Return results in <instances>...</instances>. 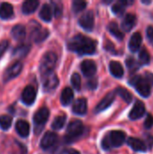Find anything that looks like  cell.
<instances>
[{"instance_id":"6da1fadb","label":"cell","mask_w":153,"mask_h":154,"mask_svg":"<svg viewBox=\"0 0 153 154\" xmlns=\"http://www.w3.org/2000/svg\"><path fill=\"white\" fill-rule=\"evenodd\" d=\"M68 48L80 55H90L96 52V42L87 36L78 34L69 42Z\"/></svg>"},{"instance_id":"7a4b0ae2","label":"cell","mask_w":153,"mask_h":154,"mask_svg":"<svg viewBox=\"0 0 153 154\" xmlns=\"http://www.w3.org/2000/svg\"><path fill=\"white\" fill-rule=\"evenodd\" d=\"M129 84L133 86L136 89V91L139 93V95L142 96V97L147 98L151 96V86L150 85L148 80L144 78V76L137 75V76L133 77L129 80Z\"/></svg>"},{"instance_id":"3957f363","label":"cell","mask_w":153,"mask_h":154,"mask_svg":"<svg viewBox=\"0 0 153 154\" xmlns=\"http://www.w3.org/2000/svg\"><path fill=\"white\" fill-rule=\"evenodd\" d=\"M56 62H57V55L52 51L46 52L41 58L40 63V71L41 75L52 71V69L56 65Z\"/></svg>"},{"instance_id":"277c9868","label":"cell","mask_w":153,"mask_h":154,"mask_svg":"<svg viewBox=\"0 0 153 154\" xmlns=\"http://www.w3.org/2000/svg\"><path fill=\"white\" fill-rule=\"evenodd\" d=\"M58 85H59V79L53 71L42 75V87L44 91L50 92L54 90L58 87Z\"/></svg>"},{"instance_id":"5b68a950","label":"cell","mask_w":153,"mask_h":154,"mask_svg":"<svg viewBox=\"0 0 153 154\" xmlns=\"http://www.w3.org/2000/svg\"><path fill=\"white\" fill-rule=\"evenodd\" d=\"M49 116H50V112L46 107H41L35 113L33 116V122L35 125V130L38 129V133L41 131V128L44 126L45 123L47 122Z\"/></svg>"},{"instance_id":"8992f818","label":"cell","mask_w":153,"mask_h":154,"mask_svg":"<svg viewBox=\"0 0 153 154\" xmlns=\"http://www.w3.org/2000/svg\"><path fill=\"white\" fill-rule=\"evenodd\" d=\"M109 143L112 147H120L124 144V143L126 140V134L124 132L120 131V130H115L112 131L108 135H107Z\"/></svg>"},{"instance_id":"52a82bcc","label":"cell","mask_w":153,"mask_h":154,"mask_svg":"<svg viewBox=\"0 0 153 154\" xmlns=\"http://www.w3.org/2000/svg\"><path fill=\"white\" fill-rule=\"evenodd\" d=\"M84 130V126L81 121L79 120H73L71 121L67 128V135L69 138H75L79 136Z\"/></svg>"},{"instance_id":"ba28073f","label":"cell","mask_w":153,"mask_h":154,"mask_svg":"<svg viewBox=\"0 0 153 154\" xmlns=\"http://www.w3.org/2000/svg\"><path fill=\"white\" fill-rule=\"evenodd\" d=\"M145 105L141 100H137L129 113V118L133 121L142 118L145 114Z\"/></svg>"},{"instance_id":"9c48e42d","label":"cell","mask_w":153,"mask_h":154,"mask_svg":"<svg viewBox=\"0 0 153 154\" xmlns=\"http://www.w3.org/2000/svg\"><path fill=\"white\" fill-rule=\"evenodd\" d=\"M79 25L86 31H92L95 23V16L92 11H87L79 18Z\"/></svg>"},{"instance_id":"30bf717a","label":"cell","mask_w":153,"mask_h":154,"mask_svg":"<svg viewBox=\"0 0 153 154\" xmlns=\"http://www.w3.org/2000/svg\"><path fill=\"white\" fill-rule=\"evenodd\" d=\"M23 69V64L20 61L14 62L12 66H10L4 73V80L6 82L8 80L13 79L14 78L17 77Z\"/></svg>"},{"instance_id":"8fae6325","label":"cell","mask_w":153,"mask_h":154,"mask_svg":"<svg viewBox=\"0 0 153 154\" xmlns=\"http://www.w3.org/2000/svg\"><path fill=\"white\" fill-rule=\"evenodd\" d=\"M35 98H36V90H35V88L33 87H32V86L25 87V88L23 89V91L22 93V100H23V102L25 105L30 106L34 102Z\"/></svg>"},{"instance_id":"7c38bea8","label":"cell","mask_w":153,"mask_h":154,"mask_svg":"<svg viewBox=\"0 0 153 154\" xmlns=\"http://www.w3.org/2000/svg\"><path fill=\"white\" fill-rule=\"evenodd\" d=\"M115 97V92H110L108 93L96 106V113H100L106 109H107L114 102Z\"/></svg>"},{"instance_id":"4fadbf2b","label":"cell","mask_w":153,"mask_h":154,"mask_svg":"<svg viewBox=\"0 0 153 154\" xmlns=\"http://www.w3.org/2000/svg\"><path fill=\"white\" fill-rule=\"evenodd\" d=\"M127 144L134 151V152H145L148 149L146 147V144L141 139L135 138V137H129L127 139Z\"/></svg>"},{"instance_id":"5bb4252c","label":"cell","mask_w":153,"mask_h":154,"mask_svg":"<svg viewBox=\"0 0 153 154\" xmlns=\"http://www.w3.org/2000/svg\"><path fill=\"white\" fill-rule=\"evenodd\" d=\"M81 70L86 77H93L96 72V65L91 60H86L81 63Z\"/></svg>"},{"instance_id":"9a60e30c","label":"cell","mask_w":153,"mask_h":154,"mask_svg":"<svg viewBox=\"0 0 153 154\" xmlns=\"http://www.w3.org/2000/svg\"><path fill=\"white\" fill-rule=\"evenodd\" d=\"M57 134L52 132H47L41 141V147L42 149H49L57 142Z\"/></svg>"},{"instance_id":"2e32d148","label":"cell","mask_w":153,"mask_h":154,"mask_svg":"<svg viewBox=\"0 0 153 154\" xmlns=\"http://www.w3.org/2000/svg\"><path fill=\"white\" fill-rule=\"evenodd\" d=\"M142 42V37L140 32H134L129 41V50L132 52H136L140 50Z\"/></svg>"},{"instance_id":"e0dca14e","label":"cell","mask_w":153,"mask_h":154,"mask_svg":"<svg viewBox=\"0 0 153 154\" xmlns=\"http://www.w3.org/2000/svg\"><path fill=\"white\" fill-rule=\"evenodd\" d=\"M87 100L85 98H78L74 102L72 106L73 113L83 116L87 113Z\"/></svg>"},{"instance_id":"ac0fdd59","label":"cell","mask_w":153,"mask_h":154,"mask_svg":"<svg viewBox=\"0 0 153 154\" xmlns=\"http://www.w3.org/2000/svg\"><path fill=\"white\" fill-rule=\"evenodd\" d=\"M136 24V16L133 14H125L123 22H122V29L125 32H130L133 26Z\"/></svg>"},{"instance_id":"d6986e66","label":"cell","mask_w":153,"mask_h":154,"mask_svg":"<svg viewBox=\"0 0 153 154\" xmlns=\"http://www.w3.org/2000/svg\"><path fill=\"white\" fill-rule=\"evenodd\" d=\"M109 70H110L111 74L116 79L123 78V76L124 74V68H123L122 64L120 62H118V61H115V60H113V61L110 62Z\"/></svg>"},{"instance_id":"ffe728a7","label":"cell","mask_w":153,"mask_h":154,"mask_svg":"<svg viewBox=\"0 0 153 154\" xmlns=\"http://www.w3.org/2000/svg\"><path fill=\"white\" fill-rule=\"evenodd\" d=\"M15 129H16L17 134L22 137H27L30 134V125L24 120L17 121L15 125Z\"/></svg>"},{"instance_id":"44dd1931","label":"cell","mask_w":153,"mask_h":154,"mask_svg":"<svg viewBox=\"0 0 153 154\" xmlns=\"http://www.w3.org/2000/svg\"><path fill=\"white\" fill-rule=\"evenodd\" d=\"M11 34L13 38L15 39L16 41H23L25 38V34H26L25 27L22 24L14 25L11 31Z\"/></svg>"},{"instance_id":"7402d4cb","label":"cell","mask_w":153,"mask_h":154,"mask_svg":"<svg viewBox=\"0 0 153 154\" xmlns=\"http://www.w3.org/2000/svg\"><path fill=\"white\" fill-rule=\"evenodd\" d=\"M39 5V1L36 0H28L23 3L22 5V12L24 14H30L33 13Z\"/></svg>"},{"instance_id":"603a6c76","label":"cell","mask_w":153,"mask_h":154,"mask_svg":"<svg viewBox=\"0 0 153 154\" xmlns=\"http://www.w3.org/2000/svg\"><path fill=\"white\" fill-rule=\"evenodd\" d=\"M49 35V31L47 29H33L32 30V38L36 43H41L43 42Z\"/></svg>"},{"instance_id":"cb8c5ba5","label":"cell","mask_w":153,"mask_h":154,"mask_svg":"<svg viewBox=\"0 0 153 154\" xmlns=\"http://www.w3.org/2000/svg\"><path fill=\"white\" fill-rule=\"evenodd\" d=\"M74 97V94L73 91L70 88H66L63 89V91L61 92V96H60V101L61 104L63 106H68L71 103L72 99Z\"/></svg>"},{"instance_id":"d4e9b609","label":"cell","mask_w":153,"mask_h":154,"mask_svg":"<svg viewBox=\"0 0 153 154\" xmlns=\"http://www.w3.org/2000/svg\"><path fill=\"white\" fill-rule=\"evenodd\" d=\"M108 31L110 32V33L112 35H114L119 41H122L124 39V32L120 30L118 24L115 22H111L108 24Z\"/></svg>"},{"instance_id":"484cf974","label":"cell","mask_w":153,"mask_h":154,"mask_svg":"<svg viewBox=\"0 0 153 154\" xmlns=\"http://www.w3.org/2000/svg\"><path fill=\"white\" fill-rule=\"evenodd\" d=\"M14 9L12 5L8 3H3L0 6V17L2 19H8L13 15Z\"/></svg>"},{"instance_id":"4316f807","label":"cell","mask_w":153,"mask_h":154,"mask_svg":"<svg viewBox=\"0 0 153 154\" xmlns=\"http://www.w3.org/2000/svg\"><path fill=\"white\" fill-rule=\"evenodd\" d=\"M41 20H43L44 22H50L52 18V12H51V8L50 7L49 5H43L40 14H39Z\"/></svg>"},{"instance_id":"83f0119b","label":"cell","mask_w":153,"mask_h":154,"mask_svg":"<svg viewBox=\"0 0 153 154\" xmlns=\"http://www.w3.org/2000/svg\"><path fill=\"white\" fill-rule=\"evenodd\" d=\"M115 93L118 95V96H120L124 100V102H126L127 104H130L132 101H133V95L131 94V92L130 91H128L126 88H121V87H119V88H117L116 89H115Z\"/></svg>"},{"instance_id":"f1b7e54d","label":"cell","mask_w":153,"mask_h":154,"mask_svg":"<svg viewBox=\"0 0 153 154\" xmlns=\"http://www.w3.org/2000/svg\"><path fill=\"white\" fill-rule=\"evenodd\" d=\"M30 46L28 44H22L19 45L18 47H16L14 51H13V55L18 58H23L24 56H26L30 51Z\"/></svg>"},{"instance_id":"f546056e","label":"cell","mask_w":153,"mask_h":154,"mask_svg":"<svg viewBox=\"0 0 153 154\" xmlns=\"http://www.w3.org/2000/svg\"><path fill=\"white\" fill-rule=\"evenodd\" d=\"M151 63V56L150 53L146 51V49H142L139 52V64L140 65H149Z\"/></svg>"},{"instance_id":"4dcf8cb0","label":"cell","mask_w":153,"mask_h":154,"mask_svg":"<svg viewBox=\"0 0 153 154\" xmlns=\"http://www.w3.org/2000/svg\"><path fill=\"white\" fill-rule=\"evenodd\" d=\"M12 117L10 116H0V126L3 130H8L12 125Z\"/></svg>"},{"instance_id":"1f68e13d","label":"cell","mask_w":153,"mask_h":154,"mask_svg":"<svg viewBox=\"0 0 153 154\" xmlns=\"http://www.w3.org/2000/svg\"><path fill=\"white\" fill-rule=\"evenodd\" d=\"M125 7H126V6L124 5V3H123L122 1H119V2L115 3V4L113 5V7H112V12H113L115 14L118 15V16H122V15L124 14V12H125Z\"/></svg>"},{"instance_id":"d6a6232c","label":"cell","mask_w":153,"mask_h":154,"mask_svg":"<svg viewBox=\"0 0 153 154\" xmlns=\"http://www.w3.org/2000/svg\"><path fill=\"white\" fill-rule=\"evenodd\" d=\"M65 123H66V116H57L54 119L51 127H52L53 130H60V129H61L64 126Z\"/></svg>"},{"instance_id":"836d02e7","label":"cell","mask_w":153,"mask_h":154,"mask_svg":"<svg viewBox=\"0 0 153 154\" xmlns=\"http://www.w3.org/2000/svg\"><path fill=\"white\" fill-rule=\"evenodd\" d=\"M125 63H126V66H127V68L131 70V71H136L137 69H139V68H140V64H139V62H137L133 58H132V57H130V58H128L126 60H125Z\"/></svg>"},{"instance_id":"e575fe53","label":"cell","mask_w":153,"mask_h":154,"mask_svg":"<svg viewBox=\"0 0 153 154\" xmlns=\"http://www.w3.org/2000/svg\"><path fill=\"white\" fill-rule=\"evenodd\" d=\"M86 6H87V3L85 1L75 0L72 3V10L75 13H79L80 11H82L83 9H85Z\"/></svg>"},{"instance_id":"d590c367","label":"cell","mask_w":153,"mask_h":154,"mask_svg":"<svg viewBox=\"0 0 153 154\" xmlns=\"http://www.w3.org/2000/svg\"><path fill=\"white\" fill-rule=\"evenodd\" d=\"M71 84L73 86V88L77 90H79L81 88V79L79 74L78 73H74L71 77Z\"/></svg>"},{"instance_id":"8d00e7d4","label":"cell","mask_w":153,"mask_h":154,"mask_svg":"<svg viewBox=\"0 0 153 154\" xmlns=\"http://www.w3.org/2000/svg\"><path fill=\"white\" fill-rule=\"evenodd\" d=\"M146 36L149 42L153 46V26L150 25L146 29Z\"/></svg>"},{"instance_id":"74e56055","label":"cell","mask_w":153,"mask_h":154,"mask_svg":"<svg viewBox=\"0 0 153 154\" xmlns=\"http://www.w3.org/2000/svg\"><path fill=\"white\" fill-rule=\"evenodd\" d=\"M153 126V116L151 115V114H149L148 116H147V117H146V119H145V121H144V127L146 128V129H151V127Z\"/></svg>"},{"instance_id":"f35d334b","label":"cell","mask_w":153,"mask_h":154,"mask_svg":"<svg viewBox=\"0 0 153 154\" xmlns=\"http://www.w3.org/2000/svg\"><path fill=\"white\" fill-rule=\"evenodd\" d=\"M8 46H9V42L7 41H3L0 42V58L4 55V53L7 50Z\"/></svg>"},{"instance_id":"ab89813d","label":"cell","mask_w":153,"mask_h":154,"mask_svg":"<svg viewBox=\"0 0 153 154\" xmlns=\"http://www.w3.org/2000/svg\"><path fill=\"white\" fill-rule=\"evenodd\" d=\"M145 144H146V147H147V149L149 148L150 150L152 148L153 146V136L152 135H151V134H147L146 135V143H145Z\"/></svg>"},{"instance_id":"60d3db41","label":"cell","mask_w":153,"mask_h":154,"mask_svg":"<svg viewBox=\"0 0 153 154\" xmlns=\"http://www.w3.org/2000/svg\"><path fill=\"white\" fill-rule=\"evenodd\" d=\"M102 147H103V149L106 150V151H108V150L111 149V145H110V143H109V141H108L107 136H106V137L104 138V140L102 141Z\"/></svg>"},{"instance_id":"b9f144b4","label":"cell","mask_w":153,"mask_h":154,"mask_svg":"<svg viewBox=\"0 0 153 154\" xmlns=\"http://www.w3.org/2000/svg\"><path fill=\"white\" fill-rule=\"evenodd\" d=\"M97 86V80L96 79H89V81L87 82V87L90 89H95Z\"/></svg>"},{"instance_id":"7bdbcfd3","label":"cell","mask_w":153,"mask_h":154,"mask_svg":"<svg viewBox=\"0 0 153 154\" xmlns=\"http://www.w3.org/2000/svg\"><path fill=\"white\" fill-rule=\"evenodd\" d=\"M144 76V78L148 80V82L150 83V85L153 87V73L151 72H145V74L143 75Z\"/></svg>"},{"instance_id":"ee69618b","label":"cell","mask_w":153,"mask_h":154,"mask_svg":"<svg viewBox=\"0 0 153 154\" xmlns=\"http://www.w3.org/2000/svg\"><path fill=\"white\" fill-rule=\"evenodd\" d=\"M54 13H55V16L56 17L60 16V14L62 13V7H61V5L60 4V5H59V4L57 5H55V7H54Z\"/></svg>"},{"instance_id":"f6af8a7d","label":"cell","mask_w":153,"mask_h":154,"mask_svg":"<svg viewBox=\"0 0 153 154\" xmlns=\"http://www.w3.org/2000/svg\"><path fill=\"white\" fill-rule=\"evenodd\" d=\"M67 154H80L79 152H78L77 150L75 149H69L67 150Z\"/></svg>"},{"instance_id":"bcb514c9","label":"cell","mask_w":153,"mask_h":154,"mask_svg":"<svg viewBox=\"0 0 153 154\" xmlns=\"http://www.w3.org/2000/svg\"><path fill=\"white\" fill-rule=\"evenodd\" d=\"M142 4H146V5H149V4H151V1H144V0H142Z\"/></svg>"}]
</instances>
